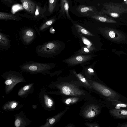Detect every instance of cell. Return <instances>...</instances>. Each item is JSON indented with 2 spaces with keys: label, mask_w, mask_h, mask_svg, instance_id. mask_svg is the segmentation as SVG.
Listing matches in <instances>:
<instances>
[{
  "label": "cell",
  "mask_w": 127,
  "mask_h": 127,
  "mask_svg": "<svg viewBox=\"0 0 127 127\" xmlns=\"http://www.w3.org/2000/svg\"><path fill=\"white\" fill-rule=\"evenodd\" d=\"M12 83V81L11 80L9 79L6 80L5 82V83L6 85H8L11 84Z\"/></svg>",
  "instance_id": "26"
},
{
  "label": "cell",
  "mask_w": 127,
  "mask_h": 127,
  "mask_svg": "<svg viewBox=\"0 0 127 127\" xmlns=\"http://www.w3.org/2000/svg\"><path fill=\"white\" fill-rule=\"evenodd\" d=\"M52 64L37 62L32 61L27 62L20 66L25 71L33 73H46L53 67Z\"/></svg>",
  "instance_id": "3"
},
{
  "label": "cell",
  "mask_w": 127,
  "mask_h": 127,
  "mask_svg": "<svg viewBox=\"0 0 127 127\" xmlns=\"http://www.w3.org/2000/svg\"><path fill=\"white\" fill-rule=\"evenodd\" d=\"M46 104L48 107H51L53 105V102L52 100L49 98H47L45 99Z\"/></svg>",
  "instance_id": "18"
},
{
  "label": "cell",
  "mask_w": 127,
  "mask_h": 127,
  "mask_svg": "<svg viewBox=\"0 0 127 127\" xmlns=\"http://www.w3.org/2000/svg\"><path fill=\"white\" fill-rule=\"evenodd\" d=\"M109 111L110 115L114 119H127V109H109Z\"/></svg>",
  "instance_id": "8"
},
{
  "label": "cell",
  "mask_w": 127,
  "mask_h": 127,
  "mask_svg": "<svg viewBox=\"0 0 127 127\" xmlns=\"http://www.w3.org/2000/svg\"><path fill=\"white\" fill-rule=\"evenodd\" d=\"M0 19L4 20H18L17 17L11 14L4 12H0Z\"/></svg>",
  "instance_id": "14"
},
{
  "label": "cell",
  "mask_w": 127,
  "mask_h": 127,
  "mask_svg": "<svg viewBox=\"0 0 127 127\" xmlns=\"http://www.w3.org/2000/svg\"><path fill=\"white\" fill-rule=\"evenodd\" d=\"M55 20V18H52L43 23L39 27V31L41 32L46 31L53 23Z\"/></svg>",
  "instance_id": "13"
},
{
  "label": "cell",
  "mask_w": 127,
  "mask_h": 127,
  "mask_svg": "<svg viewBox=\"0 0 127 127\" xmlns=\"http://www.w3.org/2000/svg\"><path fill=\"white\" fill-rule=\"evenodd\" d=\"M84 50L85 52L87 53H88L89 52V50L87 48L85 47L84 48Z\"/></svg>",
  "instance_id": "31"
},
{
  "label": "cell",
  "mask_w": 127,
  "mask_h": 127,
  "mask_svg": "<svg viewBox=\"0 0 127 127\" xmlns=\"http://www.w3.org/2000/svg\"><path fill=\"white\" fill-rule=\"evenodd\" d=\"M25 10L29 13L34 14L35 12L36 4L31 0H20Z\"/></svg>",
  "instance_id": "12"
},
{
  "label": "cell",
  "mask_w": 127,
  "mask_h": 127,
  "mask_svg": "<svg viewBox=\"0 0 127 127\" xmlns=\"http://www.w3.org/2000/svg\"><path fill=\"white\" fill-rule=\"evenodd\" d=\"M35 14V16H38L39 14L38 7L37 5H36V10Z\"/></svg>",
  "instance_id": "25"
},
{
  "label": "cell",
  "mask_w": 127,
  "mask_h": 127,
  "mask_svg": "<svg viewBox=\"0 0 127 127\" xmlns=\"http://www.w3.org/2000/svg\"><path fill=\"white\" fill-rule=\"evenodd\" d=\"M75 26L82 33L88 35H91V34L87 30L78 24H76Z\"/></svg>",
  "instance_id": "17"
},
{
  "label": "cell",
  "mask_w": 127,
  "mask_h": 127,
  "mask_svg": "<svg viewBox=\"0 0 127 127\" xmlns=\"http://www.w3.org/2000/svg\"><path fill=\"white\" fill-rule=\"evenodd\" d=\"M60 9L59 13L61 16L66 17L71 20V18L69 13V2L68 0H60Z\"/></svg>",
  "instance_id": "10"
},
{
  "label": "cell",
  "mask_w": 127,
  "mask_h": 127,
  "mask_svg": "<svg viewBox=\"0 0 127 127\" xmlns=\"http://www.w3.org/2000/svg\"><path fill=\"white\" fill-rule=\"evenodd\" d=\"M82 39L84 43L85 44L89 46L92 45L91 42L86 38L83 37L82 38Z\"/></svg>",
  "instance_id": "19"
},
{
  "label": "cell",
  "mask_w": 127,
  "mask_h": 127,
  "mask_svg": "<svg viewBox=\"0 0 127 127\" xmlns=\"http://www.w3.org/2000/svg\"><path fill=\"white\" fill-rule=\"evenodd\" d=\"M117 127H127V122L122 123H118Z\"/></svg>",
  "instance_id": "21"
},
{
  "label": "cell",
  "mask_w": 127,
  "mask_h": 127,
  "mask_svg": "<svg viewBox=\"0 0 127 127\" xmlns=\"http://www.w3.org/2000/svg\"><path fill=\"white\" fill-rule=\"evenodd\" d=\"M55 122V120L54 118H52L49 120V123L51 124H53Z\"/></svg>",
  "instance_id": "28"
},
{
  "label": "cell",
  "mask_w": 127,
  "mask_h": 127,
  "mask_svg": "<svg viewBox=\"0 0 127 127\" xmlns=\"http://www.w3.org/2000/svg\"><path fill=\"white\" fill-rule=\"evenodd\" d=\"M19 34L20 39L22 43L25 45L31 44L36 37L35 31L30 28H26L21 29Z\"/></svg>",
  "instance_id": "4"
},
{
  "label": "cell",
  "mask_w": 127,
  "mask_h": 127,
  "mask_svg": "<svg viewBox=\"0 0 127 127\" xmlns=\"http://www.w3.org/2000/svg\"><path fill=\"white\" fill-rule=\"evenodd\" d=\"M102 5L103 9L100 12L113 18L119 17L127 13V5L124 3L109 2Z\"/></svg>",
  "instance_id": "1"
},
{
  "label": "cell",
  "mask_w": 127,
  "mask_h": 127,
  "mask_svg": "<svg viewBox=\"0 0 127 127\" xmlns=\"http://www.w3.org/2000/svg\"><path fill=\"white\" fill-rule=\"evenodd\" d=\"M88 70L90 72H94V70H93L91 68H89L88 69Z\"/></svg>",
  "instance_id": "32"
},
{
  "label": "cell",
  "mask_w": 127,
  "mask_h": 127,
  "mask_svg": "<svg viewBox=\"0 0 127 127\" xmlns=\"http://www.w3.org/2000/svg\"><path fill=\"white\" fill-rule=\"evenodd\" d=\"M90 17L98 21L104 22L115 23L117 21L107 15L99 11L91 15Z\"/></svg>",
  "instance_id": "7"
},
{
  "label": "cell",
  "mask_w": 127,
  "mask_h": 127,
  "mask_svg": "<svg viewBox=\"0 0 127 127\" xmlns=\"http://www.w3.org/2000/svg\"><path fill=\"white\" fill-rule=\"evenodd\" d=\"M109 35L110 37L113 38L115 37V34L114 31L111 30L109 33Z\"/></svg>",
  "instance_id": "22"
},
{
  "label": "cell",
  "mask_w": 127,
  "mask_h": 127,
  "mask_svg": "<svg viewBox=\"0 0 127 127\" xmlns=\"http://www.w3.org/2000/svg\"><path fill=\"white\" fill-rule=\"evenodd\" d=\"M71 99L69 98L67 99L65 102L66 104H68L71 102H73L72 101Z\"/></svg>",
  "instance_id": "27"
},
{
  "label": "cell",
  "mask_w": 127,
  "mask_h": 127,
  "mask_svg": "<svg viewBox=\"0 0 127 127\" xmlns=\"http://www.w3.org/2000/svg\"><path fill=\"white\" fill-rule=\"evenodd\" d=\"M124 2H125V3H125L126 2H127V0H124Z\"/></svg>",
  "instance_id": "33"
},
{
  "label": "cell",
  "mask_w": 127,
  "mask_h": 127,
  "mask_svg": "<svg viewBox=\"0 0 127 127\" xmlns=\"http://www.w3.org/2000/svg\"><path fill=\"white\" fill-rule=\"evenodd\" d=\"M17 104L16 103H13L11 107L12 108H14L16 107Z\"/></svg>",
  "instance_id": "30"
},
{
  "label": "cell",
  "mask_w": 127,
  "mask_h": 127,
  "mask_svg": "<svg viewBox=\"0 0 127 127\" xmlns=\"http://www.w3.org/2000/svg\"><path fill=\"white\" fill-rule=\"evenodd\" d=\"M57 0H49V11L52 13L54 10L57 4Z\"/></svg>",
  "instance_id": "16"
},
{
  "label": "cell",
  "mask_w": 127,
  "mask_h": 127,
  "mask_svg": "<svg viewBox=\"0 0 127 127\" xmlns=\"http://www.w3.org/2000/svg\"></svg>",
  "instance_id": "34"
},
{
  "label": "cell",
  "mask_w": 127,
  "mask_h": 127,
  "mask_svg": "<svg viewBox=\"0 0 127 127\" xmlns=\"http://www.w3.org/2000/svg\"><path fill=\"white\" fill-rule=\"evenodd\" d=\"M101 108L97 105H91L85 111L84 113L85 116L88 118L95 116L100 112Z\"/></svg>",
  "instance_id": "11"
},
{
  "label": "cell",
  "mask_w": 127,
  "mask_h": 127,
  "mask_svg": "<svg viewBox=\"0 0 127 127\" xmlns=\"http://www.w3.org/2000/svg\"><path fill=\"white\" fill-rule=\"evenodd\" d=\"M77 10L82 15L89 17L92 14L98 13L99 11L95 6L81 5L77 8Z\"/></svg>",
  "instance_id": "6"
},
{
  "label": "cell",
  "mask_w": 127,
  "mask_h": 127,
  "mask_svg": "<svg viewBox=\"0 0 127 127\" xmlns=\"http://www.w3.org/2000/svg\"><path fill=\"white\" fill-rule=\"evenodd\" d=\"M20 124V120L18 119L16 120L15 122V125L16 127H18L19 126Z\"/></svg>",
  "instance_id": "24"
},
{
  "label": "cell",
  "mask_w": 127,
  "mask_h": 127,
  "mask_svg": "<svg viewBox=\"0 0 127 127\" xmlns=\"http://www.w3.org/2000/svg\"><path fill=\"white\" fill-rule=\"evenodd\" d=\"M62 91L63 93L64 94L67 95H75L74 93L76 94V92H75L74 90L69 86H64L62 88Z\"/></svg>",
  "instance_id": "15"
},
{
  "label": "cell",
  "mask_w": 127,
  "mask_h": 127,
  "mask_svg": "<svg viewBox=\"0 0 127 127\" xmlns=\"http://www.w3.org/2000/svg\"><path fill=\"white\" fill-rule=\"evenodd\" d=\"M59 45L57 41H49L37 46L35 51L37 55L41 57L46 58L52 57L57 53Z\"/></svg>",
  "instance_id": "2"
},
{
  "label": "cell",
  "mask_w": 127,
  "mask_h": 127,
  "mask_svg": "<svg viewBox=\"0 0 127 127\" xmlns=\"http://www.w3.org/2000/svg\"><path fill=\"white\" fill-rule=\"evenodd\" d=\"M75 60L77 61L80 62L84 60V57L81 56H78L75 58Z\"/></svg>",
  "instance_id": "20"
},
{
  "label": "cell",
  "mask_w": 127,
  "mask_h": 127,
  "mask_svg": "<svg viewBox=\"0 0 127 127\" xmlns=\"http://www.w3.org/2000/svg\"><path fill=\"white\" fill-rule=\"evenodd\" d=\"M78 77L83 82L85 83L86 81L85 78H84L82 75L80 74H78L77 75Z\"/></svg>",
  "instance_id": "23"
},
{
  "label": "cell",
  "mask_w": 127,
  "mask_h": 127,
  "mask_svg": "<svg viewBox=\"0 0 127 127\" xmlns=\"http://www.w3.org/2000/svg\"><path fill=\"white\" fill-rule=\"evenodd\" d=\"M105 100V103L109 110L127 109V98L124 96L118 100Z\"/></svg>",
  "instance_id": "5"
},
{
  "label": "cell",
  "mask_w": 127,
  "mask_h": 127,
  "mask_svg": "<svg viewBox=\"0 0 127 127\" xmlns=\"http://www.w3.org/2000/svg\"><path fill=\"white\" fill-rule=\"evenodd\" d=\"M9 36L0 32V50H8L10 47L11 40L8 37Z\"/></svg>",
  "instance_id": "9"
},
{
  "label": "cell",
  "mask_w": 127,
  "mask_h": 127,
  "mask_svg": "<svg viewBox=\"0 0 127 127\" xmlns=\"http://www.w3.org/2000/svg\"><path fill=\"white\" fill-rule=\"evenodd\" d=\"M29 88V86L28 85H26L23 88V90L24 91L28 90Z\"/></svg>",
  "instance_id": "29"
}]
</instances>
